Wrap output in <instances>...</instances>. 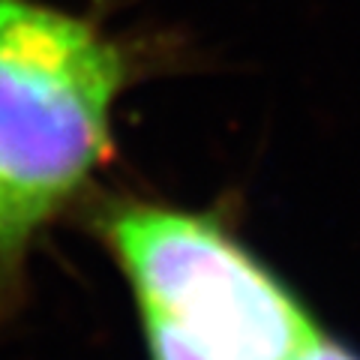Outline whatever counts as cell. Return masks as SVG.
<instances>
[{
  "mask_svg": "<svg viewBox=\"0 0 360 360\" xmlns=\"http://www.w3.org/2000/svg\"><path fill=\"white\" fill-rule=\"evenodd\" d=\"M99 234L141 315L168 321L225 360H295L319 328L288 285L217 213L115 201Z\"/></svg>",
  "mask_w": 360,
  "mask_h": 360,
  "instance_id": "2",
  "label": "cell"
},
{
  "mask_svg": "<svg viewBox=\"0 0 360 360\" xmlns=\"http://www.w3.org/2000/svg\"><path fill=\"white\" fill-rule=\"evenodd\" d=\"M295 360H360V357L354 352H348V348L336 345V342H328L324 336H319V340L303 348Z\"/></svg>",
  "mask_w": 360,
  "mask_h": 360,
  "instance_id": "5",
  "label": "cell"
},
{
  "mask_svg": "<svg viewBox=\"0 0 360 360\" xmlns=\"http://www.w3.org/2000/svg\"><path fill=\"white\" fill-rule=\"evenodd\" d=\"M129 78L127 49L96 21L0 0V198L25 243L111 160Z\"/></svg>",
  "mask_w": 360,
  "mask_h": 360,
  "instance_id": "1",
  "label": "cell"
},
{
  "mask_svg": "<svg viewBox=\"0 0 360 360\" xmlns=\"http://www.w3.org/2000/svg\"><path fill=\"white\" fill-rule=\"evenodd\" d=\"M141 321H144V336H148L150 360H225L201 342L189 340L186 333H180L168 321L150 319V315H141Z\"/></svg>",
  "mask_w": 360,
  "mask_h": 360,
  "instance_id": "3",
  "label": "cell"
},
{
  "mask_svg": "<svg viewBox=\"0 0 360 360\" xmlns=\"http://www.w3.org/2000/svg\"><path fill=\"white\" fill-rule=\"evenodd\" d=\"M25 240H21V234L15 231L13 219H9V210L4 205V198H0V264H13L15 258L25 252Z\"/></svg>",
  "mask_w": 360,
  "mask_h": 360,
  "instance_id": "4",
  "label": "cell"
}]
</instances>
